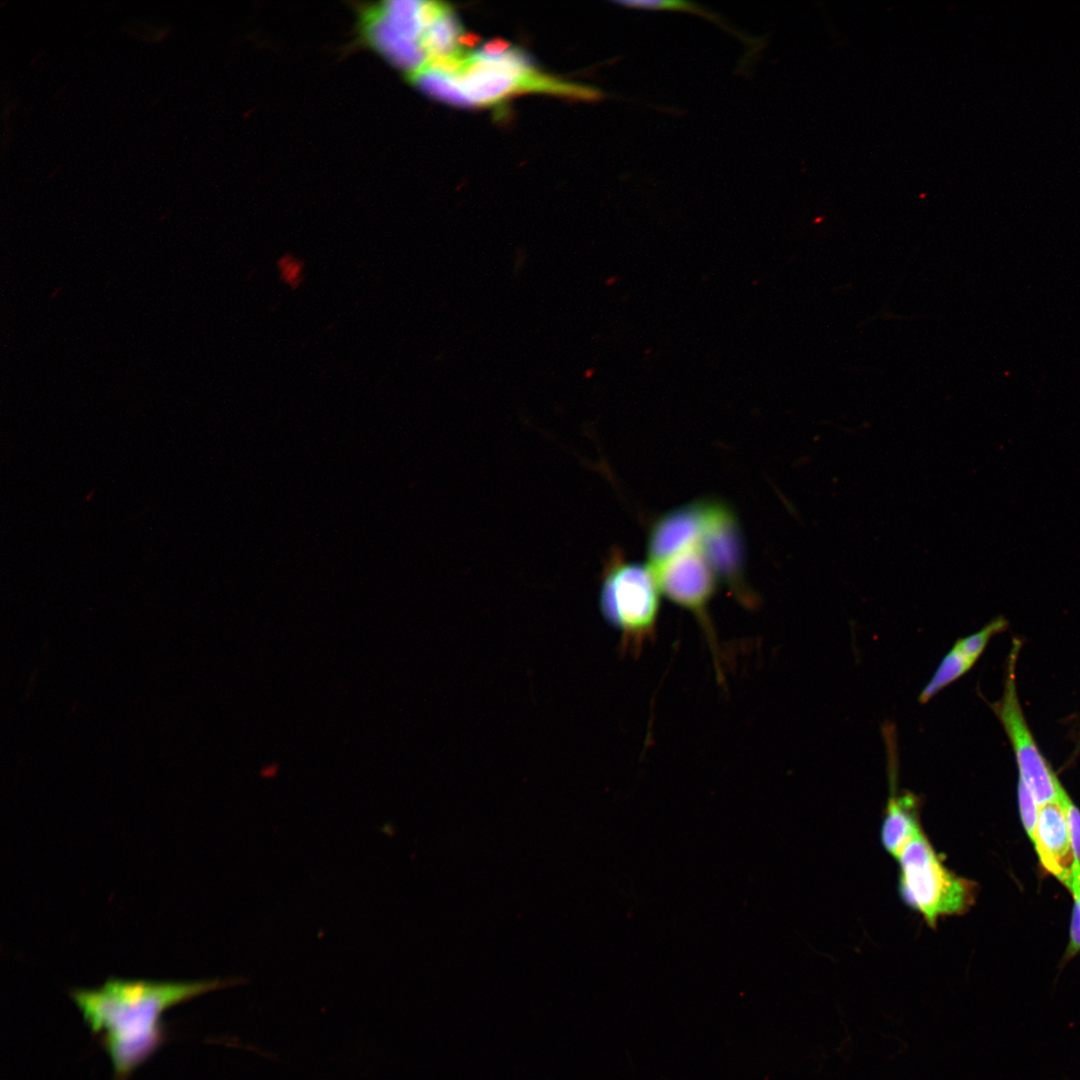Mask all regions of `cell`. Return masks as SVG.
<instances>
[{"mask_svg":"<svg viewBox=\"0 0 1080 1080\" xmlns=\"http://www.w3.org/2000/svg\"><path fill=\"white\" fill-rule=\"evenodd\" d=\"M241 978L196 981L127 980L110 977L97 988H74L70 996L91 1032L100 1036L115 1080H126L162 1045L163 1013Z\"/></svg>","mask_w":1080,"mask_h":1080,"instance_id":"1","label":"cell"},{"mask_svg":"<svg viewBox=\"0 0 1080 1080\" xmlns=\"http://www.w3.org/2000/svg\"><path fill=\"white\" fill-rule=\"evenodd\" d=\"M895 860L900 898L930 928H936L943 918L967 913L975 905L977 882L949 869L924 829Z\"/></svg>","mask_w":1080,"mask_h":1080,"instance_id":"2","label":"cell"},{"mask_svg":"<svg viewBox=\"0 0 1080 1080\" xmlns=\"http://www.w3.org/2000/svg\"><path fill=\"white\" fill-rule=\"evenodd\" d=\"M660 590L649 565L625 559L611 551L601 574L600 610L621 633V649L638 656L654 639L659 615Z\"/></svg>","mask_w":1080,"mask_h":1080,"instance_id":"3","label":"cell"},{"mask_svg":"<svg viewBox=\"0 0 1080 1080\" xmlns=\"http://www.w3.org/2000/svg\"><path fill=\"white\" fill-rule=\"evenodd\" d=\"M649 567L660 592L696 618L713 654L718 678L722 679L720 649L708 612L718 578L701 548L700 539L649 563Z\"/></svg>","mask_w":1080,"mask_h":1080,"instance_id":"4","label":"cell"},{"mask_svg":"<svg viewBox=\"0 0 1080 1080\" xmlns=\"http://www.w3.org/2000/svg\"><path fill=\"white\" fill-rule=\"evenodd\" d=\"M1021 643L1012 642L1008 655L1002 697L991 704L1011 743L1016 758L1019 779L1028 787L1039 806L1055 801L1056 774L1051 769L1033 738L1022 711L1016 684V666Z\"/></svg>","mask_w":1080,"mask_h":1080,"instance_id":"5","label":"cell"},{"mask_svg":"<svg viewBox=\"0 0 1080 1080\" xmlns=\"http://www.w3.org/2000/svg\"><path fill=\"white\" fill-rule=\"evenodd\" d=\"M704 504L701 548L717 578L725 583L736 600L753 608L757 600L744 580L742 545L735 518L722 504Z\"/></svg>","mask_w":1080,"mask_h":1080,"instance_id":"6","label":"cell"},{"mask_svg":"<svg viewBox=\"0 0 1080 1080\" xmlns=\"http://www.w3.org/2000/svg\"><path fill=\"white\" fill-rule=\"evenodd\" d=\"M887 747L889 797L880 828V842L884 850L896 859L904 847L923 830L921 823L922 800L911 791H899L897 745L894 725L882 726Z\"/></svg>","mask_w":1080,"mask_h":1080,"instance_id":"7","label":"cell"},{"mask_svg":"<svg viewBox=\"0 0 1080 1080\" xmlns=\"http://www.w3.org/2000/svg\"><path fill=\"white\" fill-rule=\"evenodd\" d=\"M1033 848L1042 869L1071 892L1074 857L1066 818L1056 800L1039 806Z\"/></svg>","mask_w":1080,"mask_h":1080,"instance_id":"8","label":"cell"},{"mask_svg":"<svg viewBox=\"0 0 1080 1080\" xmlns=\"http://www.w3.org/2000/svg\"><path fill=\"white\" fill-rule=\"evenodd\" d=\"M1006 627L1007 621L1003 617H997L977 632L958 639L922 689L919 702H929L941 690L967 673L982 655L990 639Z\"/></svg>","mask_w":1080,"mask_h":1080,"instance_id":"9","label":"cell"},{"mask_svg":"<svg viewBox=\"0 0 1080 1080\" xmlns=\"http://www.w3.org/2000/svg\"><path fill=\"white\" fill-rule=\"evenodd\" d=\"M703 525L704 502L690 504L661 516L649 532V563L659 561L698 541Z\"/></svg>","mask_w":1080,"mask_h":1080,"instance_id":"10","label":"cell"},{"mask_svg":"<svg viewBox=\"0 0 1080 1080\" xmlns=\"http://www.w3.org/2000/svg\"><path fill=\"white\" fill-rule=\"evenodd\" d=\"M462 34V26L451 9L432 26L422 29L414 40L425 53L427 60L430 57L464 52L458 44Z\"/></svg>","mask_w":1080,"mask_h":1080,"instance_id":"11","label":"cell"},{"mask_svg":"<svg viewBox=\"0 0 1080 1080\" xmlns=\"http://www.w3.org/2000/svg\"><path fill=\"white\" fill-rule=\"evenodd\" d=\"M407 80L425 93L444 102L460 106L474 105L453 77L430 70H421L408 77Z\"/></svg>","mask_w":1080,"mask_h":1080,"instance_id":"12","label":"cell"},{"mask_svg":"<svg viewBox=\"0 0 1080 1080\" xmlns=\"http://www.w3.org/2000/svg\"><path fill=\"white\" fill-rule=\"evenodd\" d=\"M614 3L624 7L626 9H634V10L682 11V12L695 13V14H698V15L704 17V18H707V19L713 21L717 25H720L722 29L734 34L739 39L744 41L746 44H748V42L753 43V41H752V39L750 37H748V36H746L744 34L737 33L736 29L730 27L718 14H715L712 11H709L708 9L703 8V7H701L698 4H695L693 2L670 1V0H666V1L665 0L664 1H662V0L661 1H646V0L645 1H639V0H632L631 1V0H629V1H617V2H614Z\"/></svg>","mask_w":1080,"mask_h":1080,"instance_id":"13","label":"cell"},{"mask_svg":"<svg viewBox=\"0 0 1080 1080\" xmlns=\"http://www.w3.org/2000/svg\"><path fill=\"white\" fill-rule=\"evenodd\" d=\"M1055 791V800L1061 806L1066 818L1074 857V881L1070 892L1072 894L1074 891L1080 889V810L1057 776L1055 778Z\"/></svg>","mask_w":1080,"mask_h":1080,"instance_id":"14","label":"cell"},{"mask_svg":"<svg viewBox=\"0 0 1080 1080\" xmlns=\"http://www.w3.org/2000/svg\"><path fill=\"white\" fill-rule=\"evenodd\" d=\"M1018 806L1021 823L1032 846L1036 842L1039 805L1022 780L1018 781Z\"/></svg>","mask_w":1080,"mask_h":1080,"instance_id":"15","label":"cell"},{"mask_svg":"<svg viewBox=\"0 0 1080 1080\" xmlns=\"http://www.w3.org/2000/svg\"><path fill=\"white\" fill-rule=\"evenodd\" d=\"M1073 901L1069 941L1062 959L1063 964L1080 953V893L1073 896Z\"/></svg>","mask_w":1080,"mask_h":1080,"instance_id":"16","label":"cell"},{"mask_svg":"<svg viewBox=\"0 0 1080 1080\" xmlns=\"http://www.w3.org/2000/svg\"><path fill=\"white\" fill-rule=\"evenodd\" d=\"M450 10L449 5L444 2L421 1L417 12L419 24L422 29H427Z\"/></svg>","mask_w":1080,"mask_h":1080,"instance_id":"17","label":"cell"},{"mask_svg":"<svg viewBox=\"0 0 1080 1080\" xmlns=\"http://www.w3.org/2000/svg\"><path fill=\"white\" fill-rule=\"evenodd\" d=\"M510 46L511 44L508 41L501 38H496L485 43L479 51L489 56H497V54L501 55V53L507 50Z\"/></svg>","mask_w":1080,"mask_h":1080,"instance_id":"18","label":"cell"},{"mask_svg":"<svg viewBox=\"0 0 1080 1080\" xmlns=\"http://www.w3.org/2000/svg\"><path fill=\"white\" fill-rule=\"evenodd\" d=\"M480 37L474 33H463L459 39L458 44L462 48H472L479 43Z\"/></svg>","mask_w":1080,"mask_h":1080,"instance_id":"19","label":"cell"}]
</instances>
